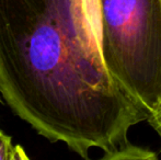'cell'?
Wrapping results in <instances>:
<instances>
[{"label": "cell", "instance_id": "6", "mask_svg": "<svg viewBox=\"0 0 161 160\" xmlns=\"http://www.w3.org/2000/svg\"></svg>", "mask_w": 161, "mask_h": 160}, {"label": "cell", "instance_id": "1", "mask_svg": "<svg viewBox=\"0 0 161 160\" xmlns=\"http://www.w3.org/2000/svg\"><path fill=\"white\" fill-rule=\"evenodd\" d=\"M0 93L85 159L97 148L106 160L149 118L104 66L99 0H0Z\"/></svg>", "mask_w": 161, "mask_h": 160}, {"label": "cell", "instance_id": "4", "mask_svg": "<svg viewBox=\"0 0 161 160\" xmlns=\"http://www.w3.org/2000/svg\"><path fill=\"white\" fill-rule=\"evenodd\" d=\"M29 159L21 146H13L10 136L0 130V160H22Z\"/></svg>", "mask_w": 161, "mask_h": 160}, {"label": "cell", "instance_id": "5", "mask_svg": "<svg viewBox=\"0 0 161 160\" xmlns=\"http://www.w3.org/2000/svg\"><path fill=\"white\" fill-rule=\"evenodd\" d=\"M147 122H148L151 127L156 130V133L159 135V137L161 139V101H160V104H159V107H158V109L149 115Z\"/></svg>", "mask_w": 161, "mask_h": 160}, {"label": "cell", "instance_id": "2", "mask_svg": "<svg viewBox=\"0 0 161 160\" xmlns=\"http://www.w3.org/2000/svg\"><path fill=\"white\" fill-rule=\"evenodd\" d=\"M104 66L150 115L161 101V0H99Z\"/></svg>", "mask_w": 161, "mask_h": 160}, {"label": "cell", "instance_id": "3", "mask_svg": "<svg viewBox=\"0 0 161 160\" xmlns=\"http://www.w3.org/2000/svg\"><path fill=\"white\" fill-rule=\"evenodd\" d=\"M129 159H142L153 160L157 159V155L150 149H146L140 146H136L129 141L125 146L119 148L116 152L111 154L106 160H129Z\"/></svg>", "mask_w": 161, "mask_h": 160}]
</instances>
